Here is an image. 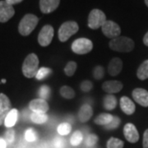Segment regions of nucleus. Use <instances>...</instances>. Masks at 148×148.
Listing matches in <instances>:
<instances>
[{
  "label": "nucleus",
  "mask_w": 148,
  "mask_h": 148,
  "mask_svg": "<svg viewBox=\"0 0 148 148\" xmlns=\"http://www.w3.org/2000/svg\"><path fill=\"white\" fill-rule=\"evenodd\" d=\"M39 58L36 53H32L25 58L22 64V73L27 78L36 77L39 70Z\"/></svg>",
  "instance_id": "f257e3e1"
},
{
  "label": "nucleus",
  "mask_w": 148,
  "mask_h": 148,
  "mask_svg": "<svg viewBox=\"0 0 148 148\" xmlns=\"http://www.w3.org/2000/svg\"><path fill=\"white\" fill-rule=\"evenodd\" d=\"M110 48L112 50L122 53L131 52L134 49V42L132 39L125 36H118L110 41Z\"/></svg>",
  "instance_id": "f03ea898"
},
{
  "label": "nucleus",
  "mask_w": 148,
  "mask_h": 148,
  "mask_svg": "<svg viewBox=\"0 0 148 148\" xmlns=\"http://www.w3.org/2000/svg\"><path fill=\"white\" fill-rule=\"evenodd\" d=\"M38 22H39V19L36 16L33 14L25 15L21 20L18 26L19 33L23 36H29L35 30Z\"/></svg>",
  "instance_id": "7ed1b4c3"
},
{
  "label": "nucleus",
  "mask_w": 148,
  "mask_h": 148,
  "mask_svg": "<svg viewBox=\"0 0 148 148\" xmlns=\"http://www.w3.org/2000/svg\"><path fill=\"white\" fill-rule=\"evenodd\" d=\"M79 30L78 24L73 21H66L61 25L58 30V36L61 42H65Z\"/></svg>",
  "instance_id": "20e7f679"
},
{
  "label": "nucleus",
  "mask_w": 148,
  "mask_h": 148,
  "mask_svg": "<svg viewBox=\"0 0 148 148\" xmlns=\"http://www.w3.org/2000/svg\"><path fill=\"white\" fill-rule=\"evenodd\" d=\"M72 50L77 54H86L93 49L92 41L86 38H79L72 44Z\"/></svg>",
  "instance_id": "39448f33"
},
{
  "label": "nucleus",
  "mask_w": 148,
  "mask_h": 148,
  "mask_svg": "<svg viewBox=\"0 0 148 148\" xmlns=\"http://www.w3.org/2000/svg\"><path fill=\"white\" fill-rule=\"evenodd\" d=\"M107 21L106 14L100 9L90 11L88 16V27L92 30H96L101 27Z\"/></svg>",
  "instance_id": "423d86ee"
},
{
  "label": "nucleus",
  "mask_w": 148,
  "mask_h": 148,
  "mask_svg": "<svg viewBox=\"0 0 148 148\" xmlns=\"http://www.w3.org/2000/svg\"><path fill=\"white\" fill-rule=\"evenodd\" d=\"M53 34H54V31L53 27H51L50 25H46L43 27L38 36L39 45H41L42 47H46L49 45H50L53 40Z\"/></svg>",
  "instance_id": "0eeeda50"
},
{
  "label": "nucleus",
  "mask_w": 148,
  "mask_h": 148,
  "mask_svg": "<svg viewBox=\"0 0 148 148\" xmlns=\"http://www.w3.org/2000/svg\"><path fill=\"white\" fill-rule=\"evenodd\" d=\"M101 29L103 34L111 40L119 36L121 33V29L119 26L113 21H106L101 27Z\"/></svg>",
  "instance_id": "6e6552de"
},
{
  "label": "nucleus",
  "mask_w": 148,
  "mask_h": 148,
  "mask_svg": "<svg viewBox=\"0 0 148 148\" xmlns=\"http://www.w3.org/2000/svg\"><path fill=\"white\" fill-rule=\"evenodd\" d=\"M15 14L12 5L4 1H0V22H7Z\"/></svg>",
  "instance_id": "1a4fd4ad"
},
{
  "label": "nucleus",
  "mask_w": 148,
  "mask_h": 148,
  "mask_svg": "<svg viewBox=\"0 0 148 148\" xmlns=\"http://www.w3.org/2000/svg\"><path fill=\"white\" fill-rule=\"evenodd\" d=\"M11 102L9 98L3 93H0V126L4 123L7 114L11 109Z\"/></svg>",
  "instance_id": "9d476101"
},
{
  "label": "nucleus",
  "mask_w": 148,
  "mask_h": 148,
  "mask_svg": "<svg viewBox=\"0 0 148 148\" xmlns=\"http://www.w3.org/2000/svg\"><path fill=\"white\" fill-rule=\"evenodd\" d=\"M29 108L33 113L46 114L49 110V104L45 100L38 98V99H34L30 102Z\"/></svg>",
  "instance_id": "9b49d317"
},
{
  "label": "nucleus",
  "mask_w": 148,
  "mask_h": 148,
  "mask_svg": "<svg viewBox=\"0 0 148 148\" xmlns=\"http://www.w3.org/2000/svg\"><path fill=\"white\" fill-rule=\"evenodd\" d=\"M123 135L128 143H135L139 140V133L135 125L128 123L123 127Z\"/></svg>",
  "instance_id": "f8f14e48"
},
{
  "label": "nucleus",
  "mask_w": 148,
  "mask_h": 148,
  "mask_svg": "<svg viewBox=\"0 0 148 148\" xmlns=\"http://www.w3.org/2000/svg\"><path fill=\"white\" fill-rule=\"evenodd\" d=\"M133 100L143 107H148V91L143 88H136L132 93Z\"/></svg>",
  "instance_id": "ddd939ff"
},
{
  "label": "nucleus",
  "mask_w": 148,
  "mask_h": 148,
  "mask_svg": "<svg viewBox=\"0 0 148 148\" xmlns=\"http://www.w3.org/2000/svg\"><path fill=\"white\" fill-rule=\"evenodd\" d=\"M60 0H40V8L45 14L51 13L58 8Z\"/></svg>",
  "instance_id": "4468645a"
},
{
  "label": "nucleus",
  "mask_w": 148,
  "mask_h": 148,
  "mask_svg": "<svg viewBox=\"0 0 148 148\" xmlns=\"http://www.w3.org/2000/svg\"><path fill=\"white\" fill-rule=\"evenodd\" d=\"M103 90L109 93V94H114L118 93L123 89V84L119 81H106L102 85Z\"/></svg>",
  "instance_id": "2eb2a0df"
},
{
  "label": "nucleus",
  "mask_w": 148,
  "mask_h": 148,
  "mask_svg": "<svg viewBox=\"0 0 148 148\" xmlns=\"http://www.w3.org/2000/svg\"><path fill=\"white\" fill-rule=\"evenodd\" d=\"M119 104H120V108H121L122 111L127 115H132L135 112L136 106L134 105L133 101L130 100L127 96L121 97Z\"/></svg>",
  "instance_id": "dca6fc26"
},
{
  "label": "nucleus",
  "mask_w": 148,
  "mask_h": 148,
  "mask_svg": "<svg viewBox=\"0 0 148 148\" xmlns=\"http://www.w3.org/2000/svg\"><path fill=\"white\" fill-rule=\"evenodd\" d=\"M123 69V62L120 58H114L111 59V61L108 66V73L110 76L115 77L120 73Z\"/></svg>",
  "instance_id": "f3484780"
},
{
  "label": "nucleus",
  "mask_w": 148,
  "mask_h": 148,
  "mask_svg": "<svg viewBox=\"0 0 148 148\" xmlns=\"http://www.w3.org/2000/svg\"><path fill=\"white\" fill-rule=\"evenodd\" d=\"M93 115V110L89 105H83L78 111V119L81 123L89 121Z\"/></svg>",
  "instance_id": "a211bd4d"
},
{
  "label": "nucleus",
  "mask_w": 148,
  "mask_h": 148,
  "mask_svg": "<svg viewBox=\"0 0 148 148\" xmlns=\"http://www.w3.org/2000/svg\"><path fill=\"white\" fill-rule=\"evenodd\" d=\"M18 119V110L16 109H12L7 114L4 119V125L8 128H12L15 124Z\"/></svg>",
  "instance_id": "6ab92c4d"
},
{
  "label": "nucleus",
  "mask_w": 148,
  "mask_h": 148,
  "mask_svg": "<svg viewBox=\"0 0 148 148\" xmlns=\"http://www.w3.org/2000/svg\"><path fill=\"white\" fill-rule=\"evenodd\" d=\"M116 97L112 94H108L104 97L103 101V106L106 110H113L116 108L117 106Z\"/></svg>",
  "instance_id": "aec40b11"
},
{
  "label": "nucleus",
  "mask_w": 148,
  "mask_h": 148,
  "mask_svg": "<svg viewBox=\"0 0 148 148\" xmlns=\"http://www.w3.org/2000/svg\"><path fill=\"white\" fill-rule=\"evenodd\" d=\"M113 118H114V116L111 115L110 114L103 113V114H101L99 116L95 118V123L98 124V125H101V126H106L112 121Z\"/></svg>",
  "instance_id": "412c9836"
},
{
  "label": "nucleus",
  "mask_w": 148,
  "mask_h": 148,
  "mask_svg": "<svg viewBox=\"0 0 148 148\" xmlns=\"http://www.w3.org/2000/svg\"><path fill=\"white\" fill-rule=\"evenodd\" d=\"M137 77L140 80H146L148 78V60L144 61L140 65L137 72Z\"/></svg>",
  "instance_id": "4be33fe9"
},
{
  "label": "nucleus",
  "mask_w": 148,
  "mask_h": 148,
  "mask_svg": "<svg viewBox=\"0 0 148 148\" xmlns=\"http://www.w3.org/2000/svg\"><path fill=\"white\" fill-rule=\"evenodd\" d=\"M60 95L64 97V99L67 100H71L75 97V91L74 90L69 86H63L60 88Z\"/></svg>",
  "instance_id": "5701e85b"
},
{
  "label": "nucleus",
  "mask_w": 148,
  "mask_h": 148,
  "mask_svg": "<svg viewBox=\"0 0 148 148\" xmlns=\"http://www.w3.org/2000/svg\"><path fill=\"white\" fill-rule=\"evenodd\" d=\"M31 119L33 123L36 124H42L48 120V115L46 114L41 113H32L31 115Z\"/></svg>",
  "instance_id": "b1692460"
},
{
  "label": "nucleus",
  "mask_w": 148,
  "mask_h": 148,
  "mask_svg": "<svg viewBox=\"0 0 148 148\" xmlns=\"http://www.w3.org/2000/svg\"><path fill=\"white\" fill-rule=\"evenodd\" d=\"M83 140V135L80 131H76L73 133L72 137L70 138V143L73 147H77L82 143Z\"/></svg>",
  "instance_id": "393cba45"
},
{
  "label": "nucleus",
  "mask_w": 148,
  "mask_h": 148,
  "mask_svg": "<svg viewBox=\"0 0 148 148\" xmlns=\"http://www.w3.org/2000/svg\"><path fill=\"white\" fill-rule=\"evenodd\" d=\"M123 142L120 139L115 138H110L106 143L107 148H123Z\"/></svg>",
  "instance_id": "a878e982"
},
{
  "label": "nucleus",
  "mask_w": 148,
  "mask_h": 148,
  "mask_svg": "<svg viewBox=\"0 0 148 148\" xmlns=\"http://www.w3.org/2000/svg\"><path fill=\"white\" fill-rule=\"evenodd\" d=\"M58 134L61 136H67L72 131V126L69 124V123H63L59 124L57 128Z\"/></svg>",
  "instance_id": "bb28decb"
},
{
  "label": "nucleus",
  "mask_w": 148,
  "mask_h": 148,
  "mask_svg": "<svg viewBox=\"0 0 148 148\" xmlns=\"http://www.w3.org/2000/svg\"><path fill=\"white\" fill-rule=\"evenodd\" d=\"M77 63L74 62V61H70L65 66V68H64V73H65V74L68 77H72L75 73V72L77 70Z\"/></svg>",
  "instance_id": "cd10ccee"
},
{
  "label": "nucleus",
  "mask_w": 148,
  "mask_h": 148,
  "mask_svg": "<svg viewBox=\"0 0 148 148\" xmlns=\"http://www.w3.org/2000/svg\"><path fill=\"white\" fill-rule=\"evenodd\" d=\"M52 73V69H49V68H40L38 70L36 75V78L39 81L46 78L48 76H49L50 74Z\"/></svg>",
  "instance_id": "c85d7f7f"
},
{
  "label": "nucleus",
  "mask_w": 148,
  "mask_h": 148,
  "mask_svg": "<svg viewBox=\"0 0 148 148\" xmlns=\"http://www.w3.org/2000/svg\"><path fill=\"white\" fill-rule=\"evenodd\" d=\"M50 92H51V90H50L49 86H48L46 85H44V86H42L40 88L38 95H40V99H43V100H45L46 101V100H48L49 98Z\"/></svg>",
  "instance_id": "c756f323"
},
{
  "label": "nucleus",
  "mask_w": 148,
  "mask_h": 148,
  "mask_svg": "<svg viewBox=\"0 0 148 148\" xmlns=\"http://www.w3.org/2000/svg\"><path fill=\"white\" fill-rule=\"evenodd\" d=\"M25 139L27 142H35L37 139V134L36 132L33 129V128H28L25 132Z\"/></svg>",
  "instance_id": "7c9ffc66"
},
{
  "label": "nucleus",
  "mask_w": 148,
  "mask_h": 148,
  "mask_svg": "<svg viewBox=\"0 0 148 148\" xmlns=\"http://www.w3.org/2000/svg\"><path fill=\"white\" fill-rule=\"evenodd\" d=\"M120 123H121V120H120V119L119 117L114 116L112 121L108 125L106 126V129H107V130H114V129L119 127Z\"/></svg>",
  "instance_id": "2f4dec72"
},
{
  "label": "nucleus",
  "mask_w": 148,
  "mask_h": 148,
  "mask_svg": "<svg viewBox=\"0 0 148 148\" xmlns=\"http://www.w3.org/2000/svg\"><path fill=\"white\" fill-rule=\"evenodd\" d=\"M98 137L95 135V134H89L86 138V141H85V144H86V146H87V147H93V146H95V144L97 143L98 142Z\"/></svg>",
  "instance_id": "473e14b6"
},
{
  "label": "nucleus",
  "mask_w": 148,
  "mask_h": 148,
  "mask_svg": "<svg viewBox=\"0 0 148 148\" xmlns=\"http://www.w3.org/2000/svg\"><path fill=\"white\" fill-rule=\"evenodd\" d=\"M105 76V71L102 66H96L93 71V77L96 80H101Z\"/></svg>",
  "instance_id": "72a5a7b5"
},
{
  "label": "nucleus",
  "mask_w": 148,
  "mask_h": 148,
  "mask_svg": "<svg viewBox=\"0 0 148 148\" xmlns=\"http://www.w3.org/2000/svg\"><path fill=\"white\" fill-rule=\"evenodd\" d=\"M93 84L89 80H85L81 83V90L84 92H89L92 90Z\"/></svg>",
  "instance_id": "f704fd0d"
},
{
  "label": "nucleus",
  "mask_w": 148,
  "mask_h": 148,
  "mask_svg": "<svg viewBox=\"0 0 148 148\" xmlns=\"http://www.w3.org/2000/svg\"><path fill=\"white\" fill-rule=\"evenodd\" d=\"M15 138V131L12 128H9L5 133V141L7 143H12Z\"/></svg>",
  "instance_id": "c9c22d12"
},
{
  "label": "nucleus",
  "mask_w": 148,
  "mask_h": 148,
  "mask_svg": "<svg viewBox=\"0 0 148 148\" xmlns=\"http://www.w3.org/2000/svg\"><path fill=\"white\" fill-rule=\"evenodd\" d=\"M53 146L54 148H64L65 142L63 138H55L53 142Z\"/></svg>",
  "instance_id": "e433bc0d"
},
{
  "label": "nucleus",
  "mask_w": 148,
  "mask_h": 148,
  "mask_svg": "<svg viewBox=\"0 0 148 148\" xmlns=\"http://www.w3.org/2000/svg\"><path fill=\"white\" fill-rule=\"evenodd\" d=\"M143 148H148V129H147L143 134Z\"/></svg>",
  "instance_id": "4c0bfd02"
},
{
  "label": "nucleus",
  "mask_w": 148,
  "mask_h": 148,
  "mask_svg": "<svg viewBox=\"0 0 148 148\" xmlns=\"http://www.w3.org/2000/svg\"><path fill=\"white\" fill-rule=\"evenodd\" d=\"M5 1L7 3H8L9 4H11V5H14V4H17V3H21L23 0H5Z\"/></svg>",
  "instance_id": "58836bf2"
},
{
  "label": "nucleus",
  "mask_w": 148,
  "mask_h": 148,
  "mask_svg": "<svg viewBox=\"0 0 148 148\" xmlns=\"http://www.w3.org/2000/svg\"><path fill=\"white\" fill-rule=\"evenodd\" d=\"M7 147V142L5 139L0 138V148H6Z\"/></svg>",
  "instance_id": "ea45409f"
},
{
  "label": "nucleus",
  "mask_w": 148,
  "mask_h": 148,
  "mask_svg": "<svg viewBox=\"0 0 148 148\" xmlns=\"http://www.w3.org/2000/svg\"><path fill=\"white\" fill-rule=\"evenodd\" d=\"M143 43H144V45H145L148 46V32L145 35L144 38H143Z\"/></svg>",
  "instance_id": "a19ab883"
},
{
  "label": "nucleus",
  "mask_w": 148,
  "mask_h": 148,
  "mask_svg": "<svg viewBox=\"0 0 148 148\" xmlns=\"http://www.w3.org/2000/svg\"><path fill=\"white\" fill-rule=\"evenodd\" d=\"M145 3H146V5L148 7V0H145Z\"/></svg>",
  "instance_id": "79ce46f5"
},
{
  "label": "nucleus",
  "mask_w": 148,
  "mask_h": 148,
  "mask_svg": "<svg viewBox=\"0 0 148 148\" xmlns=\"http://www.w3.org/2000/svg\"><path fill=\"white\" fill-rule=\"evenodd\" d=\"M2 82H3V83H5V82H6L5 79H3V80H2Z\"/></svg>",
  "instance_id": "37998d69"
}]
</instances>
